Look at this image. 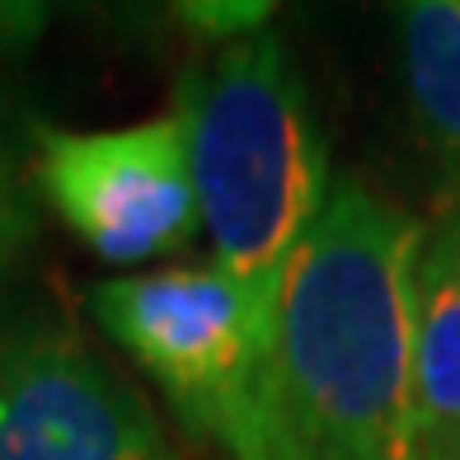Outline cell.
Masks as SVG:
<instances>
[{"label":"cell","mask_w":460,"mask_h":460,"mask_svg":"<svg viewBox=\"0 0 460 460\" xmlns=\"http://www.w3.org/2000/svg\"><path fill=\"white\" fill-rule=\"evenodd\" d=\"M423 221L339 179L282 278L273 409L282 460H418L413 263Z\"/></svg>","instance_id":"6da1fadb"},{"label":"cell","mask_w":460,"mask_h":460,"mask_svg":"<svg viewBox=\"0 0 460 460\" xmlns=\"http://www.w3.org/2000/svg\"><path fill=\"white\" fill-rule=\"evenodd\" d=\"M188 174L217 268L273 339L282 278L329 202V146L273 29L217 48L179 85Z\"/></svg>","instance_id":"7a4b0ae2"},{"label":"cell","mask_w":460,"mask_h":460,"mask_svg":"<svg viewBox=\"0 0 460 460\" xmlns=\"http://www.w3.org/2000/svg\"><path fill=\"white\" fill-rule=\"evenodd\" d=\"M85 310L221 460H282L273 339L217 263L109 278Z\"/></svg>","instance_id":"3957f363"},{"label":"cell","mask_w":460,"mask_h":460,"mask_svg":"<svg viewBox=\"0 0 460 460\" xmlns=\"http://www.w3.org/2000/svg\"><path fill=\"white\" fill-rule=\"evenodd\" d=\"M0 460H183L146 394L71 320L0 315Z\"/></svg>","instance_id":"277c9868"},{"label":"cell","mask_w":460,"mask_h":460,"mask_svg":"<svg viewBox=\"0 0 460 460\" xmlns=\"http://www.w3.org/2000/svg\"><path fill=\"white\" fill-rule=\"evenodd\" d=\"M33 141L38 193L94 259L128 268L193 244L202 217L179 109L99 132L38 128Z\"/></svg>","instance_id":"5b68a950"},{"label":"cell","mask_w":460,"mask_h":460,"mask_svg":"<svg viewBox=\"0 0 460 460\" xmlns=\"http://www.w3.org/2000/svg\"><path fill=\"white\" fill-rule=\"evenodd\" d=\"M418 460H460V202L423 226L413 263Z\"/></svg>","instance_id":"8992f818"},{"label":"cell","mask_w":460,"mask_h":460,"mask_svg":"<svg viewBox=\"0 0 460 460\" xmlns=\"http://www.w3.org/2000/svg\"><path fill=\"white\" fill-rule=\"evenodd\" d=\"M394 38L418 128L460 170V0H409Z\"/></svg>","instance_id":"52a82bcc"},{"label":"cell","mask_w":460,"mask_h":460,"mask_svg":"<svg viewBox=\"0 0 460 460\" xmlns=\"http://www.w3.org/2000/svg\"><path fill=\"white\" fill-rule=\"evenodd\" d=\"M38 235V202L33 188L19 170V160L10 151V141L0 137V291H5L14 263L24 259V249Z\"/></svg>","instance_id":"ba28073f"},{"label":"cell","mask_w":460,"mask_h":460,"mask_svg":"<svg viewBox=\"0 0 460 460\" xmlns=\"http://www.w3.org/2000/svg\"><path fill=\"white\" fill-rule=\"evenodd\" d=\"M174 14L183 29H193L226 48L249 33H263L268 19H273V5H263V0H202V5H179Z\"/></svg>","instance_id":"9c48e42d"},{"label":"cell","mask_w":460,"mask_h":460,"mask_svg":"<svg viewBox=\"0 0 460 460\" xmlns=\"http://www.w3.org/2000/svg\"><path fill=\"white\" fill-rule=\"evenodd\" d=\"M48 10L43 5H0V57H14L33 43V33L43 29Z\"/></svg>","instance_id":"30bf717a"}]
</instances>
